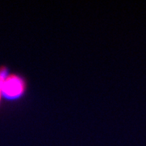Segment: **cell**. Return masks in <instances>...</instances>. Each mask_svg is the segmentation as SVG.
Wrapping results in <instances>:
<instances>
[{"label":"cell","mask_w":146,"mask_h":146,"mask_svg":"<svg viewBox=\"0 0 146 146\" xmlns=\"http://www.w3.org/2000/svg\"><path fill=\"white\" fill-rule=\"evenodd\" d=\"M29 88L27 78L21 73L9 72L3 80L2 87L3 101L16 102L26 96Z\"/></svg>","instance_id":"6da1fadb"},{"label":"cell","mask_w":146,"mask_h":146,"mask_svg":"<svg viewBox=\"0 0 146 146\" xmlns=\"http://www.w3.org/2000/svg\"><path fill=\"white\" fill-rule=\"evenodd\" d=\"M10 69L8 68V66H7L5 64H1L0 65V108L2 106L3 102V98H2V87H3V80L7 76V75L9 73Z\"/></svg>","instance_id":"7a4b0ae2"}]
</instances>
